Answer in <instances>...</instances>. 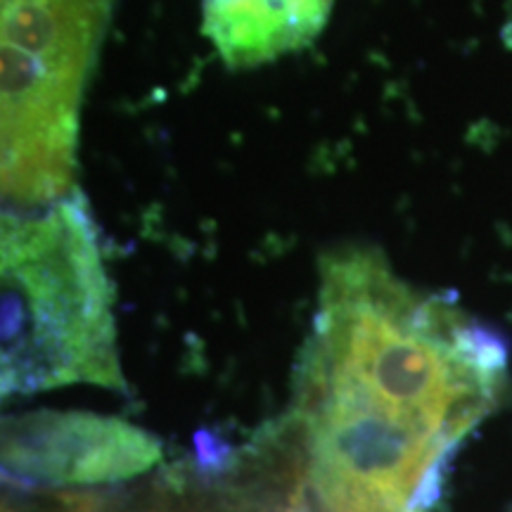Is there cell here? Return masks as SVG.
I'll return each mask as SVG.
<instances>
[{
  "label": "cell",
  "mask_w": 512,
  "mask_h": 512,
  "mask_svg": "<svg viewBox=\"0 0 512 512\" xmlns=\"http://www.w3.org/2000/svg\"><path fill=\"white\" fill-rule=\"evenodd\" d=\"M505 344L420 297L382 252L320 259L318 311L297 368V413L344 406L399 422L453 451L503 399Z\"/></svg>",
  "instance_id": "6da1fadb"
},
{
  "label": "cell",
  "mask_w": 512,
  "mask_h": 512,
  "mask_svg": "<svg viewBox=\"0 0 512 512\" xmlns=\"http://www.w3.org/2000/svg\"><path fill=\"white\" fill-rule=\"evenodd\" d=\"M3 396L69 384L124 392L112 287L79 190L34 214H3Z\"/></svg>",
  "instance_id": "7a4b0ae2"
},
{
  "label": "cell",
  "mask_w": 512,
  "mask_h": 512,
  "mask_svg": "<svg viewBox=\"0 0 512 512\" xmlns=\"http://www.w3.org/2000/svg\"><path fill=\"white\" fill-rule=\"evenodd\" d=\"M110 0H3V204L34 214L76 190L88 76Z\"/></svg>",
  "instance_id": "3957f363"
},
{
  "label": "cell",
  "mask_w": 512,
  "mask_h": 512,
  "mask_svg": "<svg viewBox=\"0 0 512 512\" xmlns=\"http://www.w3.org/2000/svg\"><path fill=\"white\" fill-rule=\"evenodd\" d=\"M162 460L140 427L81 411H34L3 420L5 482L50 486L112 484Z\"/></svg>",
  "instance_id": "277c9868"
},
{
  "label": "cell",
  "mask_w": 512,
  "mask_h": 512,
  "mask_svg": "<svg viewBox=\"0 0 512 512\" xmlns=\"http://www.w3.org/2000/svg\"><path fill=\"white\" fill-rule=\"evenodd\" d=\"M332 0H202V29L230 67L304 48L328 22Z\"/></svg>",
  "instance_id": "5b68a950"
},
{
  "label": "cell",
  "mask_w": 512,
  "mask_h": 512,
  "mask_svg": "<svg viewBox=\"0 0 512 512\" xmlns=\"http://www.w3.org/2000/svg\"><path fill=\"white\" fill-rule=\"evenodd\" d=\"M3 512H102V498L81 491L15 489L3 498Z\"/></svg>",
  "instance_id": "8992f818"
},
{
  "label": "cell",
  "mask_w": 512,
  "mask_h": 512,
  "mask_svg": "<svg viewBox=\"0 0 512 512\" xmlns=\"http://www.w3.org/2000/svg\"><path fill=\"white\" fill-rule=\"evenodd\" d=\"M380 512H418L413 508H387V510H380Z\"/></svg>",
  "instance_id": "52a82bcc"
}]
</instances>
